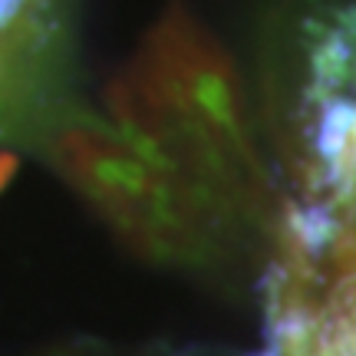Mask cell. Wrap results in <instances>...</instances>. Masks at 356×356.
Returning a JSON list of instances; mask_svg holds the SVG:
<instances>
[{"label":"cell","mask_w":356,"mask_h":356,"mask_svg":"<svg viewBox=\"0 0 356 356\" xmlns=\"http://www.w3.org/2000/svg\"><path fill=\"white\" fill-rule=\"evenodd\" d=\"M53 162L132 251L162 264L208 257L225 215L113 122L86 115L63 122L53 136Z\"/></svg>","instance_id":"cell-2"},{"label":"cell","mask_w":356,"mask_h":356,"mask_svg":"<svg viewBox=\"0 0 356 356\" xmlns=\"http://www.w3.org/2000/svg\"><path fill=\"white\" fill-rule=\"evenodd\" d=\"M26 7V0H0V30L3 26H10L17 17H20V10Z\"/></svg>","instance_id":"cell-3"},{"label":"cell","mask_w":356,"mask_h":356,"mask_svg":"<svg viewBox=\"0 0 356 356\" xmlns=\"http://www.w3.org/2000/svg\"><path fill=\"white\" fill-rule=\"evenodd\" d=\"M10 168H13V162L7 159V155H0V185L7 181V175H10Z\"/></svg>","instance_id":"cell-4"},{"label":"cell","mask_w":356,"mask_h":356,"mask_svg":"<svg viewBox=\"0 0 356 356\" xmlns=\"http://www.w3.org/2000/svg\"><path fill=\"white\" fill-rule=\"evenodd\" d=\"M109 122L228 218L254 204L261 168L228 53L185 7L152 26L109 89Z\"/></svg>","instance_id":"cell-1"}]
</instances>
